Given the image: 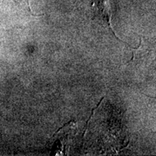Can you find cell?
<instances>
[{"label":"cell","instance_id":"1","mask_svg":"<svg viewBox=\"0 0 156 156\" xmlns=\"http://www.w3.org/2000/svg\"><path fill=\"white\" fill-rule=\"evenodd\" d=\"M95 16L111 26V9L108 0H88Z\"/></svg>","mask_w":156,"mask_h":156},{"label":"cell","instance_id":"2","mask_svg":"<svg viewBox=\"0 0 156 156\" xmlns=\"http://www.w3.org/2000/svg\"><path fill=\"white\" fill-rule=\"evenodd\" d=\"M14 1L17 2H23L27 7H28V10L31 12L30 6V4H29V0H14Z\"/></svg>","mask_w":156,"mask_h":156}]
</instances>
